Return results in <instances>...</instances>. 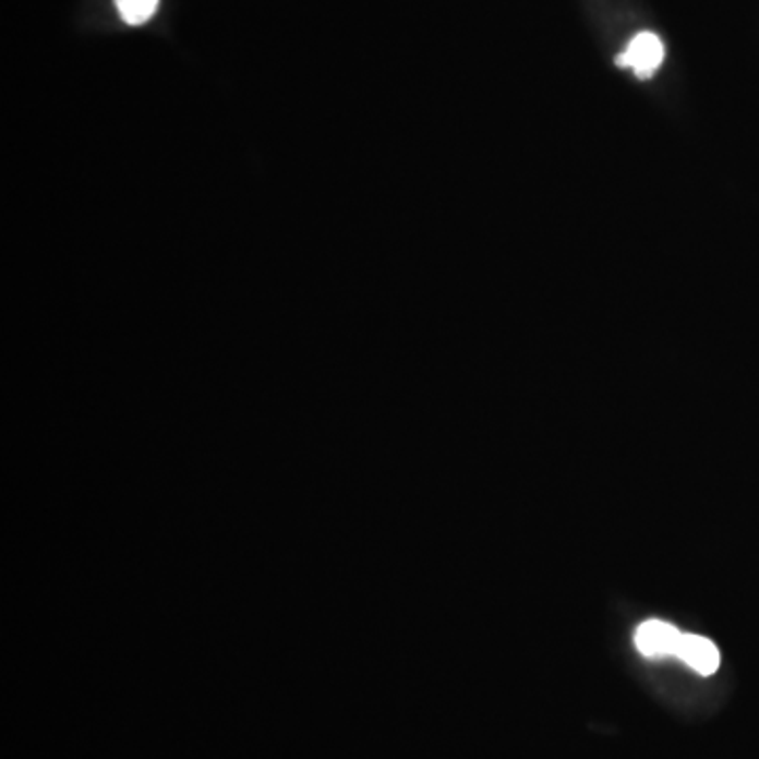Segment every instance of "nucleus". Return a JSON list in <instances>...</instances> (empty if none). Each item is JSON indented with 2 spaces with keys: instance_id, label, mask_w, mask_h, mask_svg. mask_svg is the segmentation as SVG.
Returning <instances> with one entry per match:
<instances>
[{
  "instance_id": "1",
  "label": "nucleus",
  "mask_w": 759,
  "mask_h": 759,
  "mask_svg": "<svg viewBox=\"0 0 759 759\" xmlns=\"http://www.w3.org/2000/svg\"><path fill=\"white\" fill-rule=\"evenodd\" d=\"M664 60V47L661 38L652 32H639L627 51L616 58L618 68H631L639 79H650Z\"/></svg>"
},
{
  "instance_id": "2",
  "label": "nucleus",
  "mask_w": 759,
  "mask_h": 759,
  "mask_svg": "<svg viewBox=\"0 0 759 759\" xmlns=\"http://www.w3.org/2000/svg\"><path fill=\"white\" fill-rule=\"evenodd\" d=\"M682 632L664 621H648L635 632L637 650L648 659L675 656Z\"/></svg>"
},
{
  "instance_id": "3",
  "label": "nucleus",
  "mask_w": 759,
  "mask_h": 759,
  "mask_svg": "<svg viewBox=\"0 0 759 759\" xmlns=\"http://www.w3.org/2000/svg\"><path fill=\"white\" fill-rule=\"evenodd\" d=\"M675 656L682 663L692 666L700 675H713L722 664V656L715 643L700 635H682Z\"/></svg>"
},
{
  "instance_id": "4",
  "label": "nucleus",
  "mask_w": 759,
  "mask_h": 759,
  "mask_svg": "<svg viewBox=\"0 0 759 759\" xmlns=\"http://www.w3.org/2000/svg\"><path fill=\"white\" fill-rule=\"evenodd\" d=\"M115 4L129 26L146 24L158 9V0H115Z\"/></svg>"
}]
</instances>
